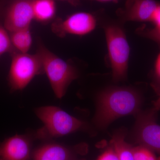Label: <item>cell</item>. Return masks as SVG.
<instances>
[{
    "label": "cell",
    "mask_w": 160,
    "mask_h": 160,
    "mask_svg": "<svg viewBox=\"0 0 160 160\" xmlns=\"http://www.w3.org/2000/svg\"><path fill=\"white\" fill-rule=\"evenodd\" d=\"M63 1H71L72 0H63Z\"/></svg>",
    "instance_id": "obj_24"
},
{
    "label": "cell",
    "mask_w": 160,
    "mask_h": 160,
    "mask_svg": "<svg viewBox=\"0 0 160 160\" xmlns=\"http://www.w3.org/2000/svg\"><path fill=\"white\" fill-rule=\"evenodd\" d=\"M158 95V97L157 99L153 102V107L152 108L154 110L157 112L160 110V93Z\"/></svg>",
    "instance_id": "obj_21"
},
{
    "label": "cell",
    "mask_w": 160,
    "mask_h": 160,
    "mask_svg": "<svg viewBox=\"0 0 160 160\" xmlns=\"http://www.w3.org/2000/svg\"><path fill=\"white\" fill-rule=\"evenodd\" d=\"M44 73L42 62L37 53L12 52L8 76L12 91L22 90L35 77Z\"/></svg>",
    "instance_id": "obj_5"
},
{
    "label": "cell",
    "mask_w": 160,
    "mask_h": 160,
    "mask_svg": "<svg viewBox=\"0 0 160 160\" xmlns=\"http://www.w3.org/2000/svg\"><path fill=\"white\" fill-rule=\"evenodd\" d=\"M151 23L154 25V26H160V4L155 12Z\"/></svg>",
    "instance_id": "obj_20"
},
{
    "label": "cell",
    "mask_w": 160,
    "mask_h": 160,
    "mask_svg": "<svg viewBox=\"0 0 160 160\" xmlns=\"http://www.w3.org/2000/svg\"><path fill=\"white\" fill-rule=\"evenodd\" d=\"M136 32L143 37L153 41L160 48V26H154L152 28L142 26L137 29Z\"/></svg>",
    "instance_id": "obj_16"
},
{
    "label": "cell",
    "mask_w": 160,
    "mask_h": 160,
    "mask_svg": "<svg viewBox=\"0 0 160 160\" xmlns=\"http://www.w3.org/2000/svg\"><path fill=\"white\" fill-rule=\"evenodd\" d=\"M96 18L92 13L80 12L73 13L65 19H58L52 23V32L60 37L67 34L85 36L92 32L96 27Z\"/></svg>",
    "instance_id": "obj_7"
},
{
    "label": "cell",
    "mask_w": 160,
    "mask_h": 160,
    "mask_svg": "<svg viewBox=\"0 0 160 160\" xmlns=\"http://www.w3.org/2000/svg\"><path fill=\"white\" fill-rule=\"evenodd\" d=\"M35 113L44 124L36 133V138L39 139L61 137L86 127L84 122L56 106L39 107Z\"/></svg>",
    "instance_id": "obj_2"
},
{
    "label": "cell",
    "mask_w": 160,
    "mask_h": 160,
    "mask_svg": "<svg viewBox=\"0 0 160 160\" xmlns=\"http://www.w3.org/2000/svg\"><path fill=\"white\" fill-rule=\"evenodd\" d=\"M13 48L8 31L0 23V57L6 52H12Z\"/></svg>",
    "instance_id": "obj_17"
},
{
    "label": "cell",
    "mask_w": 160,
    "mask_h": 160,
    "mask_svg": "<svg viewBox=\"0 0 160 160\" xmlns=\"http://www.w3.org/2000/svg\"><path fill=\"white\" fill-rule=\"evenodd\" d=\"M13 48L22 53H28L32 44V37L29 28L19 29L9 34Z\"/></svg>",
    "instance_id": "obj_13"
},
{
    "label": "cell",
    "mask_w": 160,
    "mask_h": 160,
    "mask_svg": "<svg viewBox=\"0 0 160 160\" xmlns=\"http://www.w3.org/2000/svg\"><path fill=\"white\" fill-rule=\"evenodd\" d=\"M91 1H97V2H116L118 0H91Z\"/></svg>",
    "instance_id": "obj_23"
},
{
    "label": "cell",
    "mask_w": 160,
    "mask_h": 160,
    "mask_svg": "<svg viewBox=\"0 0 160 160\" xmlns=\"http://www.w3.org/2000/svg\"><path fill=\"white\" fill-rule=\"evenodd\" d=\"M5 8V5L3 4V3L2 2H0V18H1L2 16H3Z\"/></svg>",
    "instance_id": "obj_22"
},
{
    "label": "cell",
    "mask_w": 160,
    "mask_h": 160,
    "mask_svg": "<svg viewBox=\"0 0 160 160\" xmlns=\"http://www.w3.org/2000/svg\"><path fill=\"white\" fill-rule=\"evenodd\" d=\"M32 0H12L4 9L3 26L7 31L12 32L29 28L34 20Z\"/></svg>",
    "instance_id": "obj_8"
},
{
    "label": "cell",
    "mask_w": 160,
    "mask_h": 160,
    "mask_svg": "<svg viewBox=\"0 0 160 160\" xmlns=\"http://www.w3.org/2000/svg\"><path fill=\"white\" fill-rule=\"evenodd\" d=\"M108 55L115 82L125 80L128 69L130 47L126 33L116 23H108L104 26Z\"/></svg>",
    "instance_id": "obj_4"
},
{
    "label": "cell",
    "mask_w": 160,
    "mask_h": 160,
    "mask_svg": "<svg viewBox=\"0 0 160 160\" xmlns=\"http://www.w3.org/2000/svg\"><path fill=\"white\" fill-rule=\"evenodd\" d=\"M31 141L23 135H15L0 144V160H29Z\"/></svg>",
    "instance_id": "obj_10"
},
{
    "label": "cell",
    "mask_w": 160,
    "mask_h": 160,
    "mask_svg": "<svg viewBox=\"0 0 160 160\" xmlns=\"http://www.w3.org/2000/svg\"><path fill=\"white\" fill-rule=\"evenodd\" d=\"M142 104V96L135 89L110 87L98 98L95 123L100 129H105L118 118L138 114L141 111Z\"/></svg>",
    "instance_id": "obj_1"
},
{
    "label": "cell",
    "mask_w": 160,
    "mask_h": 160,
    "mask_svg": "<svg viewBox=\"0 0 160 160\" xmlns=\"http://www.w3.org/2000/svg\"><path fill=\"white\" fill-rule=\"evenodd\" d=\"M157 112L152 108L137 114L133 135L139 145L151 149L160 157V125L156 122Z\"/></svg>",
    "instance_id": "obj_6"
},
{
    "label": "cell",
    "mask_w": 160,
    "mask_h": 160,
    "mask_svg": "<svg viewBox=\"0 0 160 160\" xmlns=\"http://www.w3.org/2000/svg\"><path fill=\"white\" fill-rule=\"evenodd\" d=\"M74 152L69 147L56 143L44 144L32 153V160H72Z\"/></svg>",
    "instance_id": "obj_11"
},
{
    "label": "cell",
    "mask_w": 160,
    "mask_h": 160,
    "mask_svg": "<svg viewBox=\"0 0 160 160\" xmlns=\"http://www.w3.org/2000/svg\"><path fill=\"white\" fill-rule=\"evenodd\" d=\"M160 3L155 0H127L125 6L118 11L124 22H151Z\"/></svg>",
    "instance_id": "obj_9"
},
{
    "label": "cell",
    "mask_w": 160,
    "mask_h": 160,
    "mask_svg": "<svg viewBox=\"0 0 160 160\" xmlns=\"http://www.w3.org/2000/svg\"><path fill=\"white\" fill-rule=\"evenodd\" d=\"M111 144L117 153L119 160H134L132 147L125 141L123 133L118 132L113 135Z\"/></svg>",
    "instance_id": "obj_14"
},
{
    "label": "cell",
    "mask_w": 160,
    "mask_h": 160,
    "mask_svg": "<svg viewBox=\"0 0 160 160\" xmlns=\"http://www.w3.org/2000/svg\"><path fill=\"white\" fill-rule=\"evenodd\" d=\"M96 160H119L116 152L112 146L99 156Z\"/></svg>",
    "instance_id": "obj_19"
},
{
    "label": "cell",
    "mask_w": 160,
    "mask_h": 160,
    "mask_svg": "<svg viewBox=\"0 0 160 160\" xmlns=\"http://www.w3.org/2000/svg\"><path fill=\"white\" fill-rule=\"evenodd\" d=\"M132 149L134 160H160V156L145 146L138 145L132 147Z\"/></svg>",
    "instance_id": "obj_15"
},
{
    "label": "cell",
    "mask_w": 160,
    "mask_h": 160,
    "mask_svg": "<svg viewBox=\"0 0 160 160\" xmlns=\"http://www.w3.org/2000/svg\"><path fill=\"white\" fill-rule=\"evenodd\" d=\"M36 53L38 55L55 95L62 98L68 86L78 77L77 69L72 64L58 57L40 43Z\"/></svg>",
    "instance_id": "obj_3"
},
{
    "label": "cell",
    "mask_w": 160,
    "mask_h": 160,
    "mask_svg": "<svg viewBox=\"0 0 160 160\" xmlns=\"http://www.w3.org/2000/svg\"><path fill=\"white\" fill-rule=\"evenodd\" d=\"M151 86L158 95L160 93V52L155 61Z\"/></svg>",
    "instance_id": "obj_18"
},
{
    "label": "cell",
    "mask_w": 160,
    "mask_h": 160,
    "mask_svg": "<svg viewBox=\"0 0 160 160\" xmlns=\"http://www.w3.org/2000/svg\"><path fill=\"white\" fill-rule=\"evenodd\" d=\"M32 7L34 20L39 22H48L55 15V0H32Z\"/></svg>",
    "instance_id": "obj_12"
}]
</instances>
